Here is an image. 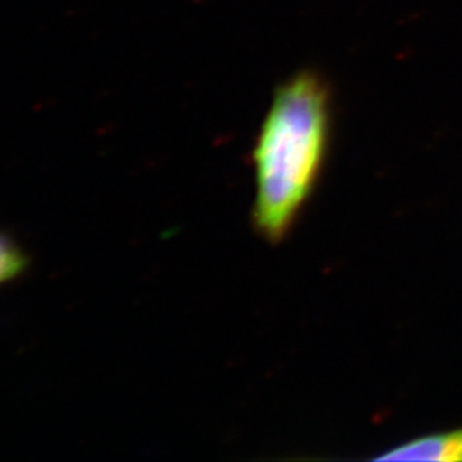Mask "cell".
Instances as JSON below:
<instances>
[{"label": "cell", "instance_id": "6da1fadb", "mask_svg": "<svg viewBox=\"0 0 462 462\" xmlns=\"http://www.w3.org/2000/svg\"><path fill=\"white\" fill-rule=\"evenodd\" d=\"M331 90L302 70L274 93L254 143L252 222L273 245L284 240L309 201L327 154Z\"/></svg>", "mask_w": 462, "mask_h": 462}, {"label": "cell", "instance_id": "7a4b0ae2", "mask_svg": "<svg viewBox=\"0 0 462 462\" xmlns=\"http://www.w3.org/2000/svg\"><path fill=\"white\" fill-rule=\"evenodd\" d=\"M374 461L462 462V430L420 437L380 455Z\"/></svg>", "mask_w": 462, "mask_h": 462}, {"label": "cell", "instance_id": "3957f363", "mask_svg": "<svg viewBox=\"0 0 462 462\" xmlns=\"http://www.w3.org/2000/svg\"><path fill=\"white\" fill-rule=\"evenodd\" d=\"M26 268V259L17 245L9 243L8 238H4L2 245V282L6 283L9 280L17 279Z\"/></svg>", "mask_w": 462, "mask_h": 462}]
</instances>
